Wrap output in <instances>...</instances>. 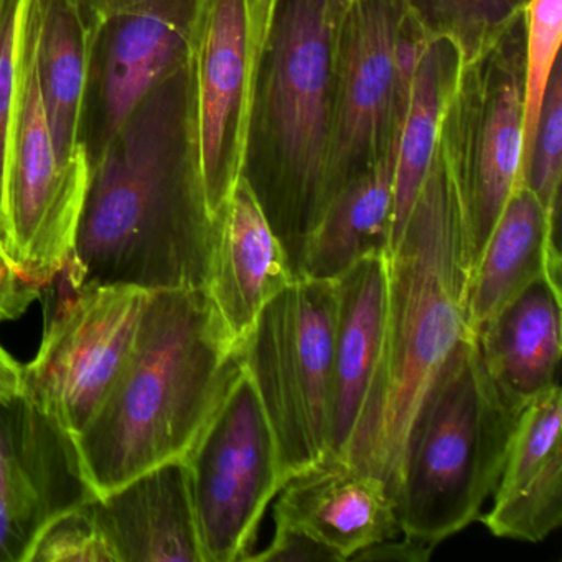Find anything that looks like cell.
<instances>
[{
	"mask_svg": "<svg viewBox=\"0 0 562 562\" xmlns=\"http://www.w3.org/2000/svg\"><path fill=\"white\" fill-rule=\"evenodd\" d=\"M241 368L209 289L154 291L126 367L75 437L93 492L186 459Z\"/></svg>",
	"mask_w": 562,
	"mask_h": 562,
	"instance_id": "3957f363",
	"label": "cell"
},
{
	"mask_svg": "<svg viewBox=\"0 0 562 562\" xmlns=\"http://www.w3.org/2000/svg\"><path fill=\"white\" fill-rule=\"evenodd\" d=\"M335 315V281L302 276L265 305L241 344L288 480L331 456Z\"/></svg>",
	"mask_w": 562,
	"mask_h": 562,
	"instance_id": "8992f818",
	"label": "cell"
},
{
	"mask_svg": "<svg viewBox=\"0 0 562 562\" xmlns=\"http://www.w3.org/2000/svg\"><path fill=\"white\" fill-rule=\"evenodd\" d=\"M331 456L345 460L376 378L383 347L387 255H373L335 279Z\"/></svg>",
	"mask_w": 562,
	"mask_h": 562,
	"instance_id": "ac0fdd59",
	"label": "cell"
},
{
	"mask_svg": "<svg viewBox=\"0 0 562 562\" xmlns=\"http://www.w3.org/2000/svg\"><path fill=\"white\" fill-rule=\"evenodd\" d=\"M213 239L215 220L190 156L183 61L104 143L60 276L71 288H206Z\"/></svg>",
	"mask_w": 562,
	"mask_h": 562,
	"instance_id": "6da1fadb",
	"label": "cell"
},
{
	"mask_svg": "<svg viewBox=\"0 0 562 562\" xmlns=\"http://www.w3.org/2000/svg\"><path fill=\"white\" fill-rule=\"evenodd\" d=\"M562 179V67L555 64L539 113L531 156L521 186L531 190L544 210L549 228L559 235Z\"/></svg>",
	"mask_w": 562,
	"mask_h": 562,
	"instance_id": "83f0119b",
	"label": "cell"
},
{
	"mask_svg": "<svg viewBox=\"0 0 562 562\" xmlns=\"http://www.w3.org/2000/svg\"><path fill=\"white\" fill-rule=\"evenodd\" d=\"M562 391L548 387L519 414L493 503L480 521L496 538L541 542L562 522Z\"/></svg>",
	"mask_w": 562,
	"mask_h": 562,
	"instance_id": "5bb4252c",
	"label": "cell"
},
{
	"mask_svg": "<svg viewBox=\"0 0 562 562\" xmlns=\"http://www.w3.org/2000/svg\"><path fill=\"white\" fill-rule=\"evenodd\" d=\"M546 279L561 292L559 235L549 228L544 210L531 190H513L498 222L473 268L467 291L470 330L518 299L529 285Z\"/></svg>",
	"mask_w": 562,
	"mask_h": 562,
	"instance_id": "d6986e66",
	"label": "cell"
},
{
	"mask_svg": "<svg viewBox=\"0 0 562 562\" xmlns=\"http://www.w3.org/2000/svg\"><path fill=\"white\" fill-rule=\"evenodd\" d=\"M203 562H246L266 508L288 482L278 440L241 368L189 456Z\"/></svg>",
	"mask_w": 562,
	"mask_h": 562,
	"instance_id": "30bf717a",
	"label": "cell"
},
{
	"mask_svg": "<svg viewBox=\"0 0 562 562\" xmlns=\"http://www.w3.org/2000/svg\"><path fill=\"white\" fill-rule=\"evenodd\" d=\"M117 562H203L186 459L91 499Z\"/></svg>",
	"mask_w": 562,
	"mask_h": 562,
	"instance_id": "2e32d148",
	"label": "cell"
},
{
	"mask_svg": "<svg viewBox=\"0 0 562 562\" xmlns=\"http://www.w3.org/2000/svg\"><path fill=\"white\" fill-rule=\"evenodd\" d=\"M22 396V364L0 347V400Z\"/></svg>",
	"mask_w": 562,
	"mask_h": 562,
	"instance_id": "836d02e7",
	"label": "cell"
},
{
	"mask_svg": "<svg viewBox=\"0 0 562 562\" xmlns=\"http://www.w3.org/2000/svg\"><path fill=\"white\" fill-rule=\"evenodd\" d=\"M525 61L522 12L462 64L443 111L439 144L459 190L470 274L518 179Z\"/></svg>",
	"mask_w": 562,
	"mask_h": 562,
	"instance_id": "52a82bcc",
	"label": "cell"
},
{
	"mask_svg": "<svg viewBox=\"0 0 562 562\" xmlns=\"http://www.w3.org/2000/svg\"><path fill=\"white\" fill-rule=\"evenodd\" d=\"M561 299L562 292L541 279L475 334L490 376L521 406L558 384Z\"/></svg>",
	"mask_w": 562,
	"mask_h": 562,
	"instance_id": "44dd1931",
	"label": "cell"
},
{
	"mask_svg": "<svg viewBox=\"0 0 562 562\" xmlns=\"http://www.w3.org/2000/svg\"><path fill=\"white\" fill-rule=\"evenodd\" d=\"M522 407L490 376L475 334L459 341L411 427L396 495L404 536L437 546L482 516Z\"/></svg>",
	"mask_w": 562,
	"mask_h": 562,
	"instance_id": "5b68a950",
	"label": "cell"
},
{
	"mask_svg": "<svg viewBox=\"0 0 562 562\" xmlns=\"http://www.w3.org/2000/svg\"><path fill=\"white\" fill-rule=\"evenodd\" d=\"M75 437L27 397L0 400V562H25L61 513L94 498Z\"/></svg>",
	"mask_w": 562,
	"mask_h": 562,
	"instance_id": "4fadbf2b",
	"label": "cell"
},
{
	"mask_svg": "<svg viewBox=\"0 0 562 562\" xmlns=\"http://www.w3.org/2000/svg\"><path fill=\"white\" fill-rule=\"evenodd\" d=\"M525 117H522L521 160L515 189L521 186L539 113L546 98L552 70L559 58L562 41V0H529L525 9Z\"/></svg>",
	"mask_w": 562,
	"mask_h": 562,
	"instance_id": "484cf974",
	"label": "cell"
},
{
	"mask_svg": "<svg viewBox=\"0 0 562 562\" xmlns=\"http://www.w3.org/2000/svg\"><path fill=\"white\" fill-rule=\"evenodd\" d=\"M288 256L245 180L215 220L209 289L239 345L265 305L294 281Z\"/></svg>",
	"mask_w": 562,
	"mask_h": 562,
	"instance_id": "e0dca14e",
	"label": "cell"
},
{
	"mask_svg": "<svg viewBox=\"0 0 562 562\" xmlns=\"http://www.w3.org/2000/svg\"><path fill=\"white\" fill-rule=\"evenodd\" d=\"M396 147L331 200L308 239L301 278L335 281L361 259L391 251Z\"/></svg>",
	"mask_w": 562,
	"mask_h": 562,
	"instance_id": "7402d4cb",
	"label": "cell"
},
{
	"mask_svg": "<svg viewBox=\"0 0 562 562\" xmlns=\"http://www.w3.org/2000/svg\"><path fill=\"white\" fill-rule=\"evenodd\" d=\"M77 2L90 9L93 18H97L98 27H101V25L116 21L121 15L140 8L149 0H77Z\"/></svg>",
	"mask_w": 562,
	"mask_h": 562,
	"instance_id": "d6a6232c",
	"label": "cell"
},
{
	"mask_svg": "<svg viewBox=\"0 0 562 562\" xmlns=\"http://www.w3.org/2000/svg\"><path fill=\"white\" fill-rule=\"evenodd\" d=\"M44 0H34L21 54V98L2 251L15 271L44 288L67 268L91 180L87 147L64 166L55 150L41 81Z\"/></svg>",
	"mask_w": 562,
	"mask_h": 562,
	"instance_id": "9c48e42d",
	"label": "cell"
},
{
	"mask_svg": "<svg viewBox=\"0 0 562 562\" xmlns=\"http://www.w3.org/2000/svg\"><path fill=\"white\" fill-rule=\"evenodd\" d=\"M61 285L37 355L22 367V396L77 437L126 367L153 291Z\"/></svg>",
	"mask_w": 562,
	"mask_h": 562,
	"instance_id": "8fae6325",
	"label": "cell"
},
{
	"mask_svg": "<svg viewBox=\"0 0 562 562\" xmlns=\"http://www.w3.org/2000/svg\"><path fill=\"white\" fill-rule=\"evenodd\" d=\"M91 29L85 27L77 0H44L38 50L42 93L55 150L64 166L87 147L80 130L93 52Z\"/></svg>",
	"mask_w": 562,
	"mask_h": 562,
	"instance_id": "603a6c76",
	"label": "cell"
},
{
	"mask_svg": "<svg viewBox=\"0 0 562 562\" xmlns=\"http://www.w3.org/2000/svg\"><path fill=\"white\" fill-rule=\"evenodd\" d=\"M193 0H149L116 19L103 70L106 139L186 61Z\"/></svg>",
	"mask_w": 562,
	"mask_h": 562,
	"instance_id": "ffe728a7",
	"label": "cell"
},
{
	"mask_svg": "<svg viewBox=\"0 0 562 562\" xmlns=\"http://www.w3.org/2000/svg\"><path fill=\"white\" fill-rule=\"evenodd\" d=\"M529 0H406L407 12L429 38H449L462 64L482 54Z\"/></svg>",
	"mask_w": 562,
	"mask_h": 562,
	"instance_id": "d4e9b609",
	"label": "cell"
},
{
	"mask_svg": "<svg viewBox=\"0 0 562 562\" xmlns=\"http://www.w3.org/2000/svg\"><path fill=\"white\" fill-rule=\"evenodd\" d=\"M256 562H345L337 552L301 529L276 522L274 538L261 552H252Z\"/></svg>",
	"mask_w": 562,
	"mask_h": 562,
	"instance_id": "f546056e",
	"label": "cell"
},
{
	"mask_svg": "<svg viewBox=\"0 0 562 562\" xmlns=\"http://www.w3.org/2000/svg\"><path fill=\"white\" fill-rule=\"evenodd\" d=\"M340 19L330 0H271L249 113L241 179L295 279L328 205Z\"/></svg>",
	"mask_w": 562,
	"mask_h": 562,
	"instance_id": "277c9868",
	"label": "cell"
},
{
	"mask_svg": "<svg viewBox=\"0 0 562 562\" xmlns=\"http://www.w3.org/2000/svg\"><path fill=\"white\" fill-rule=\"evenodd\" d=\"M278 495L274 521L307 532L344 561L400 532L384 483L335 456L291 476Z\"/></svg>",
	"mask_w": 562,
	"mask_h": 562,
	"instance_id": "9a60e30c",
	"label": "cell"
},
{
	"mask_svg": "<svg viewBox=\"0 0 562 562\" xmlns=\"http://www.w3.org/2000/svg\"><path fill=\"white\" fill-rule=\"evenodd\" d=\"M271 0H193L187 37V130L213 220L241 179Z\"/></svg>",
	"mask_w": 562,
	"mask_h": 562,
	"instance_id": "ba28073f",
	"label": "cell"
},
{
	"mask_svg": "<svg viewBox=\"0 0 562 562\" xmlns=\"http://www.w3.org/2000/svg\"><path fill=\"white\" fill-rule=\"evenodd\" d=\"M470 266L459 190L437 140L396 245L387 252L380 367L347 460L381 480L396 503L411 427L447 357L473 334Z\"/></svg>",
	"mask_w": 562,
	"mask_h": 562,
	"instance_id": "7a4b0ae2",
	"label": "cell"
},
{
	"mask_svg": "<svg viewBox=\"0 0 562 562\" xmlns=\"http://www.w3.org/2000/svg\"><path fill=\"white\" fill-rule=\"evenodd\" d=\"M406 14V0H353L341 14L335 42L328 205L397 144L394 71L397 34Z\"/></svg>",
	"mask_w": 562,
	"mask_h": 562,
	"instance_id": "7c38bea8",
	"label": "cell"
},
{
	"mask_svg": "<svg viewBox=\"0 0 562 562\" xmlns=\"http://www.w3.org/2000/svg\"><path fill=\"white\" fill-rule=\"evenodd\" d=\"M434 549L436 544L404 536L401 541L387 539V541L378 542L355 555L351 561L424 562L432 555Z\"/></svg>",
	"mask_w": 562,
	"mask_h": 562,
	"instance_id": "1f68e13d",
	"label": "cell"
},
{
	"mask_svg": "<svg viewBox=\"0 0 562 562\" xmlns=\"http://www.w3.org/2000/svg\"><path fill=\"white\" fill-rule=\"evenodd\" d=\"M462 57L459 48L449 38H427L397 137L391 248L403 233L414 200L432 162L443 111L456 87Z\"/></svg>",
	"mask_w": 562,
	"mask_h": 562,
	"instance_id": "cb8c5ba5",
	"label": "cell"
},
{
	"mask_svg": "<svg viewBox=\"0 0 562 562\" xmlns=\"http://www.w3.org/2000/svg\"><path fill=\"white\" fill-rule=\"evenodd\" d=\"M32 2L0 0V251L21 98L22 44Z\"/></svg>",
	"mask_w": 562,
	"mask_h": 562,
	"instance_id": "4316f807",
	"label": "cell"
},
{
	"mask_svg": "<svg viewBox=\"0 0 562 562\" xmlns=\"http://www.w3.org/2000/svg\"><path fill=\"white\" fill-rule=\"evenodd\" d=\"M91 499L48 522L25 562H117L94 518Z\"/></svg>",
	"mask_w": 562,
	"mask_h": 562,
	"instance_id": "f1b7e54d",
	"label": "cell"
},
{
	"mask_svg": "<svg viewBox=\"0 0 562 562\" xmlns=\"http://www.w3.org/2000/svg\"><path fill=\"white\" fill-rule=\"evenodd\" d=\"M331 5H334L335 9H337L340 14H344L345 9L348 8V5L353 2V0H330Z\"/></svg>",
	"mask_w": 562,
	"mask_h": 562,
	"instance_id": "e575fe53",
	"label": "cell"
},
{
	"mask_svg": "<svg viewBox=\"0 0 562 562\" xmlns=\"http://www.w3.org/2000/svg\"><path fill=\"white\" fill-rule=\"evenodd\" d=\"M42 289L25 281L0 251V324L15 321L41 297Z\"/></svg>",
	"mask_w": 562,
	"mask_h": 562,
	"instance_id": "4dcf8cb0",
	"label": "cell"
}]
</instances>
